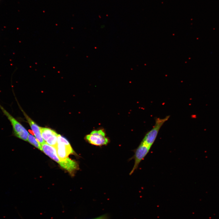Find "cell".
Segmentation results:
<instances>
[{"label": "cell", "mask_w": 219, "mask_h": 219, "mask_svg": "<svg viewBox=\"0 0 219 219\" xmlns=\"http://www.w3.org/2000/svg\"><path fill=\"white\" fill-rule=\"evenodd\" d=\"M0 109L10 122L13 135L25 141H27L29 133L22 125L7 111L0 104Z\"/></svg>", "instance_id": "1"}, {"label": "cell", "mask_w": 219, "mask_h": 219, "mask_svg": "<svg viewBox=\"0 0 219 219\" xmlns=\"http://www.w3.org/2000/svg\"><path fill=\"white\" fill-rule=\"evenodd\" d=\"M169 117V116H168L163 118H156L155 125L152 129L146 133L142 141L151 147L157 138L161 127Z\"/></svg>", "instance_id": "2"}, {"label": "cell", "mask_w": 219, "mask_h": 219, "mask_svg": "<svg viewBox=\"0 0 219 219\" xmlns=\"http://www.w3.org/2000/svg\"><path fill=\"white\" fill-rule=\"evenodd\" d=\"M59 160H63L75 152L68 141L60 134L57 135V144L55 148Z\"/></svg>", "instance_id": "3"}, {"label": "cell", "mask_w": 219, "mask_h": 219, "mask_svg": "<svg viewBox=\"0 0 219 219\" xmlns=\"http://www.w3.org/2000/svg\"><path fill=\"white\" fill-rule=\"evenodd\" d=\"M85 138L89 144L96 146L106 145L109 142L102 130L92 131L85 136Z\"/></svg>", "instance_id": "4"}, {"label": "cell", "mask_w": 219, "mask_h": 219, "mask_svg": "<svg viewBox=\"0 0 219 219\" xmlns=\"http://www.w3.org/2000/svg\"><path fill=\"white\" fill-rule=\"evenodd\" d=\"M151 148L143 142H141L134 151V163L130 175H131L137 169L139 164L148 154Z\"/></svg>", "instance_id": "5"}, {"label": "cell", "mask_w": 219, "mask_h": 219, "mask_svg": "<svg viewBox=\"0 0 219 219\" xmlns=\"http://www.w3.org/2000/svg\"><path fill=\"white\" fill-rule=\"evenodd\" d=\"M42 136L47 143L55 148L57 142L58 134L53 130L48 128L40 127Z\"/></svg>", "instance_id": "6"}, {"label": "cell", "mask_w": 219, "mask_h": 219, "mask_svg": "<svg viewBox=\"0 0 219 219\" xmlns=\"http://www.w3.org/2000/svg\"><path fill=\"white\" fill-rule=\"evenodd\" d=\"M19 105L28 123L29 124L36 138L41 145L45 142L42 136L40 131V127H39L33 121L23 110L20 106Z\"/></svg>", "instance_id": "7"}, {"label": "cell", "mask_w": 219, "mask_h": 219, "mask_svg": "<svg viewBox=\"0 0 219 219\" xmlns=\"http://www.w3.org/2000/svg\"><path fill=\"white\" fill-rule=\"evenodd\" d=\"M27 141L35 147L42 151L41 145L36 137L32 135L29 134Z\"/></svg>", "instance_id": "8"}, {"label": "cell", "mask_w": 219, "mask_h": 219, "mask_svg": "<svg viewBox=\"0 0 219 219\" xmlns=\"http://www.w3.org/2000/svg\"><path fill=\"white\" fill-rule=\"evenodd\" d=\"M108 217L106 214L102 215L99 217L92 219H108Z\"/></svg>", "instance_id": "9"}, {"label": "cell", "mask_w": 219, "mask_h": 219, "mask_svg": "<svg viewBox=\"0 0 219 219\" xmlns=\"http://www.w3.org/2000/svg\"></svg>", "instance_id": "10"}]
</instances>
